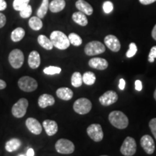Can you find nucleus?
Wrapping results in <instances>:
<instances>
[{
    "label": "nucleus",
    "mask_w": 156,
    "mask_h": 156,
    "mask_svg": "<svg viewBox=\"0 0 156 156\" xmlns=\"http://www.w3.org/2000/svg\"><path fill=\"white\" fill-rule=\"evenodd\" d=\"M108 120L114 127L119 129H126L129 125L128 117L120 111H114L108 115Z\"/></svg>",
    "instance_id": "nucleus-1"
},
{
    "label": "nucleus",
    "mask_w": 156,
    "mask_h": 156,
    "mask_svg": "<svg viewBox=\"0 0 156 156\" xmlns=\"http://www.w3.org/2000/svg\"><path fill=\"white\" fill-rule=\"evenodd\" d=\"M101 156H108V155H101Z\"/></svg>",
    "instance_id": "nucleus-48"
},
{
    "label": "nucleus",
    "mask_w": 156,
    "mask_h": 156,
    "mask_svg": "<svg viewBox=\"0 0 156 156\" xmlns=\"http://www.w3.org/2000/svg\"><path fill=\"white\" fill-rule=\"evenodd\" d=\"M7 5L5 0H0V11H4L7 9Z\"/></svg>",
    "instance_id": "nucleus-39"
},
{
    "label": "nucleus",
    "mask_w": 156,
    "mask_h": 156,
    "mask_svg": "<svg viewBox=\"0 0 156 156\" xmlns=\"http://www.w3.org/2000/svg\"><path fill=\"white\" fill-rule=\"evenodd\" d=\"M25 125L31 133L38 135L42 132L43 129L41 124L36 119L32 118V117L27 119L26 122H25Z\"/></svg>",
    "instance_id": "nucleus-13"
},
{
    "label": "nucleus",
    "mask_w": 156,
    "mask_h": 156,
    "mask_svg": "<svg viewBox=\"0 0 156 156\" xmlns=\"http://www.w3.org/2000/svg\"><path fill=\"white\" fill-rule=\"evenodd\" d=\"M87 133L91 140L98 142L103 138V132L101 124H92L87 128Z\"/></svg>",
    "instance_id": "nucleus-10"
},
{
    "label": "nucleus",
    "mask_w": 156,
    "mask_h": 156,
    "mask_svg": "<svg viewBox=\"0 0 156 156\" xmlns=\"http://www.w3.org/2000/svg\"><path fill=\"white\" fill-rule=\"evenodd\" d=\"M104 43L109 49L114 52H118L121 48V44L119 39L114 35H108L105 37Z\"/></svg>",
    "instance_id": "nucleus-14"
},
{
    "label": "nucleus",
    "mask_w": 156,
    "mask_h": 156,
    "mask_svg": "<svg viewBox=\"0 0 156 156\" xmlns=\"http://www.w3.org/2000/svg\"><path fill=\"white\" fill-rule=\"evenodd\" d=\"M91 108H92V103L89 99L85 98L77 99L73 105L74 111L80 115L88 114L90 112Z\"/></svg>",
    "instance_id": "nucleus-3"
},
{
    "label": "nucleus",
    "mask_w": 156,
    "mask_h": 156,
    "mask_svg": "<svg viewBox=\"0 0 156 156\" xmlns=\"http://www.w3.org/2000/svg\"><path fill=\"white\" fill-rule=\"evenodd\" d=\"M56 151L60 154H71L75 151V145L67 139H59L55 144Z\"/></svg>",
    "instance_id": "nucleus-8"
},
{
    "label": "nucleus",
    "mask_w": 156,
    "mask_h": 156,
    "mask_svg": "<svg viewBox=\"0 0 156 156\" xmlns=\"http://www.w3.org/2000/svg\"><path fill=\"white\" fill-rule=\"evenodd\" d=\"M106 51L104 45L100 41H93L87 44L85 47V53L87 56H95L103 54Z\"/></svg>",
    "instance_id": "nucleus-5"
},
{
    "label": "nucleus",
    "mask_w": 156,
    "mask_h": 156,
    "mask_svg": "<svg viewBox=\"0 0 156 156\" xmlns=\"http://www.w3.org/2000/svg\"><path fill=\"white\" fill-rule=\"evenodd\" d=\"M26 155H27V156H34L35 155L34 150L33 149V148H29V149L28 150V151H27Z\"/></svg>",
    "instance_id": "nucleus-43"
},
{
    "label": "nucleus",
    "mask_w": 156,
    "mask_h": 156,
    "mask_svg": "<svg viewBox=\"0 0 156 156\" xmlns=\"http://www.w3.org/2000/svg\"><path fill=\"white\" fill-rule=\"evenodd\" d=\"M6 22H7V18H6V16L3 13L0 12V28H3L6 24Z\"/></svg>",
    "instance_id": "nucleus-38"
},
{
    "label": "nucleus",
    "mask_w": 156,
    "mask_h": 156,
    "mask_svg": "<svg viewBox=\"0 0 156 156\" xmlns=\"http://www.w3.org/2000/svg\"><path fill=\"white\" fill-rule=\"evenodd\" d=\"M25 35V31L23 28L18 27L12 30L11 33V40L13 42H19L24 38Z\"/></svg>",
    "instance_id": "nucleus-26"
},
{
    "label": "nucleus",
    "mask_w": 156,
    "mask_h": 156,
    "mask_svg": "<svg viewBox=\"0 0 156 156\" xmlns=\"http://www.w3.org/2000/svg\"><path fill=\"white\" fill-rule=\"evenodd\" d=\"M48 7H49V2H48V0H43L41 5L39 7L38 10H37V16L40 17L41 19L44 18L46 16V15L47 14Z\"/></svg>",
    "instance_id": "nucleus-27"
},
{
    "label": "nucleus",
    "mask_w": 156,
    "mask_h": 156,
    "mask_svg": "<svg viewBox=\"0 0 156 156\" xmlns=\"http://www.w3.org/2000/svg\"><path fill=\"white\" fill-rule=\"evenodd\" d=\"M8 60L10 65L14 69H19L24 63V54L22 51L16 48L9 53Z\"/></svg>",
    "instance_id": "nucleus-7"
},
{
    "label": "nucleus",
    "mask_w": 156,
    "mask_h": 156,
    "mask_svg": "<svg viewBox=\"0 0 156 156\" xmlns=\"http://www.w3.org/2000/svg\"><path fill=\"white\" fill-rule=\"evenodd\" d=\"M149 127L151 129V131L153 133L154 137L156 140V118H153L150 121Z\"/></svg>",
    "instance_id": "nucleus-36"
},
{
    "label": "nucleus",
    "mask_w": 156,
    "mask_h": 156,
    "mask_svg": "<svg viewBox=\"0 0 156 156\" xmlns=\"http://www.w3.org/2000/svg\"><path fill=\"white\" fill-rule=\"evenodd\" d=\"M30 0H14L12 3V7L15 10L20 11L25 7L29 5Z\"/></svg>",
    "instance_id": "nucleus-31"
},
{
    "label": "nucleus",
    "mask_w": 156,
    "mask_h": 156,
    "mask_svg": "<svg viewBox=\"0 0 156 156\" xmlns=\"http://www.w3.org/2000/svg\"><path fill=\"white\" fill-rule=\"evenodd\" d=\"M140 144L145 153L148 155H152L155 151V142H154L153 137L148 134H145L142 136L141 140H140Z\"/></svg>",
    "instance_id": "nucleus-12"
},
{
    "label": "nucleus",
    "mask_w": 156,
    "mask_h": 156,
    "mask_svg": "<svg viewBox=\"0 0 156 156\" xmlns=\"http://www.w3.org/2000/svg\"><path fill=\"white\" fill-rule=\"evenodd\" d=\"M118 100V95L115 91L108 90L99 98V102L102 106H108L114 104Z\"/></svg>",
    "instance_id": "nucleus-11"
},
{
    "label": "nucleus",
    "mask_w": 156,
    "mask_h": 156,
    "mask_svg": "<svg viewBox=\"0 0 156 156\" xmlns=\"http://www.w3.org/2000/svg\"><path fill=\"white\" fill-rule=\"evenodd\" d=\"M66 2L64 0H52L49 3L48 9L53 13H57L65 8Z\"/></svg>",
    "instance_id": "nucleus-21"
},
{
    "label": "nucleus",
    "mask_w": 156,
    "mask_h": 156,
    "mask_svg": "<svg viewBox=\"0 0 156 156\" xmlns=\"http://www.w3.org/2000/svg\"><path fill=\"white\" fill-rule=\"evenodd\" d=\"M140 2L142 4L144 5H151V4L155 2H156V0H139Z\"/></svg>",
    "instance_id": "nucleus-42"
},
{
    "label": "nucleus",
    "mask_w": 156,
    "mask_h": 156,
    "mask_svg": "<svg viewBox=\"0 0 156 156\" xmlns=\"http://www.w3.org/2000/svg\"><path fill=\"white\" fill-rule=\"evenodd\" d=\"M156 58V46L152 47L150 51L149 55H148V61L151 63H153L155 61V58Z\"/></svg>",
    "instance_id": "nucleus-37"
},
{
    "label": "nucleus",
    "mask_w": 156,
    "mask_h": 156,
    "mask_svg": "<svg viewBox=\"0 0 156 156\" xmlns=\"http://www.w3.org/2000/svg\"><path fill=\"white\" fill-rule=\"evenodd\" d=\"M18 86L25 92H33L38 87V83L34 78L29 76H23L19 79Z\"/></svg>",
    "instance_id": "nucleus-4"
},
{
    "label": "nucleus",
    "mask_w": 156,
    "mask_h": 156,
    "mask_svg": "<svg viewBox=\"0 0 156 156\" xmlns=\"http://www.w3.org/2000/svg\"><path fill=\"white\" fill-rule=\"evenodd\" d=\"M120 151L124 156H132L136 151V143L135 140L131 136H127L122 145L121 146Z\"/></svg>",
    "instance_id": "nucleus-6"
},
{
    "label": "nucleus",
    "mask_w": 156,
    "mask_h": 156,
    "mask_svg": "<svg viewBox=\"0 0 156 156\" xmlns=\"http://www.w3.org/2000/svg\"><path fill=\"white\" fill-rule=\"evenodd\" d=\"M21 145H22V143H21V141L19 139L12 138V139L9 140L6 142L5 150L9 153H12V152H14L18 150L20 147Z\"/></svg>",
    "instance_id": "nucleus-23"
},
{
    "label": "nucleus",
    "mask_w": 156,
    "mask_h": 156,
    "mask_svg": "<svg viewBox=\"0 0 156 156\" xmlns=\"http://www.w3.org/2000/svg\"><path fill=\"white\" fill-rule=\"evenodd\" d=\"M129 48L127 52H126V56L128 58H132L135 55L136 51H137V47H136V45L134 43H131L129 46Z\"/></svg>",
    "instance_id": "nucleus-34"
},
{
    "label": "nucleus",
    "mask_w": 156,
    "mask_h": 156,
    "mask_svg": "<svg viewBox=\"0 0 156 156\" xmlns=\"http://www.w3.org/2000/svg\"><path fill=\"white\" fill-rule=\"evenodd\" d=\"M103 9L106 14H109L114 9V5L112 2L106 1L103 4Z\"/></svg>",
    "instance_id": "nucleus-35"
},
{
    "label": "nucleus",
    "mask_w": 156,
    "mask_h": 156,
    "mask_svg": "<svg viewBox=\"0 0 156 156\" xmlns=\"http://www.w3.org/2000/svg\"><path fill=\"white\" fill-rule=\"evenodd\" d=\"M61 68L58 67H55V66H49V67H46L44 69V73L48 75H56V74L61 73Z\"/></svg>",
    "instance_id": "nucleus-32"
},
{
    "label": "nucleus",
    "mask_w": 156,
    "mask_h": 156,
    "mask_svg": "<svg viewBox=\"0 0 156 156\" xmlns=\"http://www.w3.org/2000/svg\"><path fill=\"white\" fill-rule=\"evenodd\" d=\"M135 89L137 91H141L142 90V84L140 80L135 81Z\"/></svg>",
    "instance_id": "nucleus-40"
},
{
    "label": "nucleus",
    "mask_w": 156,
    "mask_h": 156,
    "mask_svg": "<svg viewBox=\"0 0 156 156\" xmlns=\"http://www.w3.org/2000/svg\"><path fill=\"white\" fill-rule=\"evenodd\" d=\"M50 40L51 41L54 47L60 50L67 49L70 45L68 36L59 30L53 31L50 35Z\"/></svg>",
    "instance_id": "nucleus-2"
},
{
    "label": "nucleus",
    "mask_w": 156,
    "mask_h": 156,
    "mask_svg": "<svg viewBox=\"0 0 156 156\" xmlns=\"http://www.w3.org/2000/svg\"><path fill=\"white\" fill-rule=\"evenodd\" d=\"M32 14V7L30 5H28L23 9L20 11V15L22 18H28Z\"/></svg>",
    "instance_id": "nucleus-33"
},
{
    "label": "nucleus",
    "mask_w": 156,
    "mask_h": 156,
    "mask_svg": "<svg viewBox=\"0 0 156 156\" xmlns=\"http://www.w3.org/2000/svg\"><path fill=\"white\" fill-rule=\"evenodd\" d=\"M28 63L31 69H37L41 64V56L37 51H33L29 54Z\"/></svg>",
    "instance_id": "nucleus-19"
},
{
    "label": "nucleus",
    "mask_w": 156,
    "mask_h": 156,
    "mask_svg": "<svg viewBox=\"0 0 156 156\" xmlns=\"http://www.w3.org/2000/svg\"><path fill=\"white\" fill-rule=\"evenodd\" d=\"M29 27L34 30H40L43 28V22L41 19L38 16H34L30 17L28 21Z\"/></svg>",
    "instance_id": "nucleus-25"
},
{
    "label": "nucleus",
    "mask_w": 156,
    "mask_h": 156,
    "mask_svg": "<svg viewBox=\"0 0 156 156\" xmlns=\"http://www.w3.org/2000/svg\"><path fill=\"white\" fill-rule=\"evenodd\" d=\"M95 80H96V77L92 72H87V73L83 74V81L85 85H92L95 83Z\"/></svg>",
    "instance_id": "nucleus-29"
},
{
    "label": "nucleus",
    "mask_w": 156,
    "mask_h": 156,
    "mask_svg": "<svg viewBox=\"0 0 156 156\" xmlns=\"http://www.w3.org/2000/svg\"><path fill=\"white\" fill-rule=\"evenodd\" d=\"M6 87H7V83H5V81L0 79V90L5 89Z\"/></svg>",
    "instance_id": "nucleus-44"
},
{
    "label": "nucleus",
    "mask_w": 156,
    "mask_h": 156,
    "mask_svg": "<svg viewBox=\"0 0 156 156\" xmlns=\"http://www.w3.org/2000/svg\"><path fill=\"white\" fill-rule=\"evenodd\" d=\"M19 156H25V155H20Z\"/></svg>",
    "instance_id": "nucleus-47"
},
{
    "label": "nucleus",
    "mask_w": 156,
    "mask_h": 156,
    "mask_svg": "<svg viewBox=\"0 0 156 156\" xmlns=\"http://www.w3.org/2000/svg\"><path fill=\"white\" fill-rule=\"evenodd\" d=\"M83 75L79 72H75L73 74L71 77V84L73 87H79L83 85Z\"/></svg>",
    "instance_id": "nucleus-28"
},
{
    "label": "nucleus",
    "mask_w": 156,
    "mask_h": 156,
    "mask_svg": "<svg viewBox=\"0 0 156 156\" xmlns=\"http://www.w3.org/2000/svg\"><path fill=\"white\" fill-rule=\"evenodd\" d=\"M72 18H73L74 22L79 25H81V26H86L88 23L86 15L84 14L80 11L73 13Z\"/></svg>",
    "instance_id": "nucleus-22"
},
{
    "label": "nucleus",
    "mask_w": 156,
    "mask_h": 156,
    "mask_svg": "<svg viewBox=\"0 0 156 156\" xmlns=\"http://www.w3.org/2000/svg\"><path fill=\"white\" fill-rule=\"evenodd\" d=\"M152 37H153L154 40L156 41V25L154 26L153 30H152Z\"/></svg>",
    "instance_id": "nucleus-45"
},
{
    "label": "nucleus",
    "mask_w": 156,
    "mask_h": 156,
    "mask_svg": "<svg viewBox=\"0 0 156 156\" xmlns=\"http://www.w3.org/2000/svg\"><path fill=\"white\" fill-rule=\"evenodd\" d=\"M125 85H126L125 80H124V79H122V78H121L119 80V88L123 90L124 89V87H125Z\"/></svg>",
    "instance_id": "nucleus-41"
},
{
    "label": "nucleus",
    "mask_w": 156,
    "mask_h": 156,
    "mask_svg": "<svg viewBox=\"0 0 156 156\" xmlns=\"http://www.w3.org/2000/svg\"><path fill=\"white\" fill-rule=\"evenodd\" d=\"M28 107V101L22 98L13 105L12 108V114L16 118H22L26 114Z\"/></svg>",
    "instance_id": "nucleus-9"
},
{
    "label": "nucleus",
    "mask_w": 156,
    "mask_h": 156,
    "mask_svg": "<svg viewBox=\"0 0 156 156\" xmlns=\"http://www.w3.org/2000/svg\"><path fill=\"white\" fill-rule=\"evenodd\" d=\"M56 95L58 98L64 101L71 100L73 97V91L69 87H60L56 90Z\"/></svg>",
    "instance_id": "nucleus-20"
},
{
    "label": "nucleus",
    "mask_w": 156,
    "mask_h": 156,
    "mask_svg": "<svg viewBox=\"0 0 156 156\" xmlns=\"http://www.w3.org/2000/svg\"><path fill=\"white\" fill-rule=\"evenodd\" d=\"M38 106L42 108H45L48 106H51L55 103L54 98L49 94H43L38 98Z\"/></svg>",
    "instance_id": "nucleus-18"
},
{
    "label": "nucleus",
    "mask_w": 156,
    "mask_h": 156,
    "mask_svg": "<svg viewBox=\"0 0 156 156\" xmlns=\"http://www.w3.org/2000/svg\"><path fill=\"white\" fill-rule=\"evenodd\" d=\"M76 8L86 15H91L93 12V7L85 0H77L75 3Z\"/></svg>",
    "instance_id": "nucleus-17"
},
{
    "label": "nucleus",
    "mask_w": 156,
    "mask_h": 156,
    "mask_svg": "<svg viewBox=\"0 0 156 156\" xmlns=\"http://www.w3.org/2000/svg\"><path fill=\"white\" fill-rule=\"evenodd\" d=\"M38 43L41 47L45 48L46 50H52L54 48V45L52 44L51 41L44 35H40L38 37Z\"/></svg>",
    "instance_id": "nucleus-24"
},
{
    "label": "nucleus",
    "mask_w": 156,
    "mask_h": 156,
    "mask_svg": "<svg viewBox=\"0 0 156 156\" xmlns=\"http://www.w3.org/2000/svg\"><path fill=\"white\" fill-rule=\"evenodd\" d=\"M153 95H154V98H155V100L156 101V88L155 90V92H154Z\"/></svg>",
    "instance_id": "nucleus-46"
},
{
    "label": "nucleus",
    "mask_w": 156,
    "mask_h": 156,
    "mask_svg": "<svg viewBox=\"0 0 156 156\" xmlns=\"http://www.w3.org/2000/svg\"><path fill=\"white\" fill-rule=\"evenodd\" d=\"M88 65L91 68L98 70H104L108 67V63L105 58L95 57L89 60Z\"/></svg>",
    "instance_id": "nucleus-15"
},
{
    "label": "nucleus",
    "mask_w": 156,
    "mask_h": 156,
    "mask_svg": "<svg viewBox=\"0 0 156 156\" xmlns=\"http://www.w3.org/2000/svg\"><path fill=\"white\" fill-rule=\"evenodd\" d=\"M43 127L48 136H53L58 132V124L55 121L46 119L43 122Z\"/></svg>",
    "instance_id": "nucleus-16"
},
{
    "label": "nucleus",
    "mask_w": 156,
    "mask_h": 156,
    "mask_svg": "<svg viewBox=\"0 0 156 156\" xmlns=\"http://www.w3.org/2000/svg\"><path fill=\"white\" fill-rule=\"evenodd\" d=\"M68 38H69L70 44L75 46H80L83 44V40H82L81 37L75 33L70 34L68 36Z\"/></svg>",
    "instance_id": "nucleus-30"
}]
</instances>
